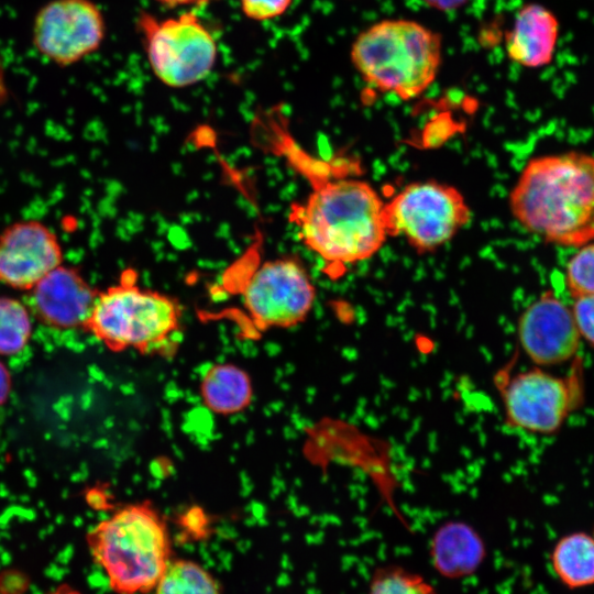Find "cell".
<instances>
[{
  "label": "cell",
  "instance_id": "obj_19",
  "mask_svg": "<svg viewBox=\"0 0 594 594\" xmlns=\"http://www.w3.org/2000/svg\"><path fill=\"white\" fill-rule=\"evenodd\" d=\"M32 334L30 308L11 296H0V355L21 352Z\"/></svg>",
  "mask_w": 594,
  "mask_h": 594
},
{
  "label": "cell",
  "instance_id": "obj_6",
  "mask_svg": "<svg viewBox=\"0 0 594 594\" xmlns=\"http://www.w3.org/2000/svg\"><path fill=\"white\" fill-rule=\"evenodd\" d=\"M506 425L535 435L558 432L584 402L583 360L578 355L570 372L556 375L535 366L497 382Z\"/></svg>",
  "mask_w": 594,
  "mask_h": 594
},
{
  "label": "cell",
  "instance_id": "obj_21",
  "mask_svg": "<svg viewBox=\"0 0 594 594\" xmlns=\"http://www.w3.org/2000/svg\"><path fill=\"white\" fill-rule=\"evenodd\" d=\"M565 284L573 298L594 295V240L580 246L568 261Z\"/></svg>",
  "mask_w": 594,
  "mask_h": 594
},
{
  "label": "cell",
  "instance_id": "obj_5",
  "mask_svg": "<svg viewBox=\"0 0 594 594\" xmlns=\"http://www.w3.org/2000/svg\"><path fill=\"white\" fill-rule=\"evenodd\" d=\"M133 272L98 290L85 330L109 350L140 353L168 352L179 333L182 308L160 292L139 286Z\"/></svg>",
  "mask_w": 594,
  "mask_h": 594
},
{
  "label": "cell",
  "instance_id": "obj_14",
  "mask_svg": "<svg viewBox=\"0 0 594 594\" xmlns=\"http://www.w3.org/2000/svg\"><path fill=\"white\" fill-rule=\"evenodd\" d=\"M560 34L557 15L539 3L521 7L506 35L508 57L527 68H541L552 63Z\"/></svg>",
  "mask_w": 594,
  "mask_h": 594
},
{
  "label": "cell",
  "instance_id": "obj_7",
  "mask_svg": "<svg viewBox=\"0 0 594 594\" xmlns=\"http://www.w3.org/2000/svg\"><path fill=\"white\" fill-rule=\"evenodd\" d=\"M388 237H399L418 253L433 252L451 241L471 220V209L454 186L414 182L384 205Z\"/></svg>",
  "mask_w": 594,
  "mask_h": 594
},
{
  "label": "cell",
  "instance_id": "obj_2",
  "mask_svg": "<svg viewBox=\"0 0 594 594\" xmlns=\"http://www.w3.org/2000/svg\"><path fill=\"white\" fill-rule=\"evenodd\" d=\"M384 205L367 182L324 180L293 206L290 221L306 248L324 262L355 264L375 255L388 238Z\"/></svg>",
  "mask_w": 594,
  "mask_h": 594
},
{
  "label": "cell",
  "instance_id": "obj_16",
  "mask_svg": "<svg viewBox=\"0 0 594 594\" xmlns=\"http://www.w3.org/2000/svg\"><path fill=\"white\" fill-rule=\"evenodd\" d=\"M200 391L205 405L219 415L243 410L253 393L248 373L232 363L210 367L202 378Z\"/></svg>",
  "mask_w": 594,
  "mask_h": 594
},
{
  "label": "cell",
  "instance_id": "obj_17",
  "mask_svg": "<svg viewBox=\"0 0 594 594\" xmlns=\"http://www.w3.org/2000/svg\"><path fill=\"white\" fill-rule=\"evenodd\" d=\"M552 563L558 576L571 587L594 583V538L584 532L564 536L554 547Z\"/></svg>",
  "mask_w": 594,
  "mask_h": 594
},
{
  "label": "cell",
  "instance_id": "obj_12",
  "mask_svg": "<svg viewBox=\"0 0 594 594\" xmlns=\"http://www.w3.org/2000/svg\"><path fill=\"white\" fill-rule=\"evenodd\" d=\"M517 336L520 349L540 367L560 365L579 355L581 337L572 310L550 289L520 314Z\"/></svg>",
  "mask_w": 594,
  "mask_h": 594
},
{
  "label": "cell",
  "instance_id": "obj_15",
  "mask_svg": "<svg viewBox=\"0 0 594 594\" xmlns=\"http://www.w3.org/2000/svg\"><path fill=\"white\" fill-rule=\"evenodd\" d=\"M430 554L440 574L455 579L479 568L485 556V546L471 526L463 521H449L435 532Z\"/></svg>",
  "mask_w": 594,
  "mask_h": 594
},
{
  "label": "cell",
  "instance_id": "obj_1",
  "mask_svg": "<svg viewBox=\"0 0 594 594\" xmlns=\"http://www.w3.org/2000/svg\"><path fill=\"white\" fill-rule=\"evenodd\" d=\"M514 219L548 243L594 240V155L579 151L530 158L509 191Z\"/></svg>",
  "mask_w": 594,
  "mask_h": 594
},
{
  "label": "cell",
  "instance_id": "obj_26",
  "mask_svg": "<svg viewBox=\"0 0 594 594\" xmlns=\"http://www.w3.org/2000/svg\"><path fill=\"white\" fill-rule=\"evenodd\" d=\"M167 7L204 6L212 0H155Z\"/></svg>",
  "mask_w": 594,
  "mask_h": 594
},
{
  "label": "cell",
  "instance_id": "obj_10",
  "mask_svg": "<svg viewBox=\"0 0 594 594\" xmlns=\"http://www.w3.org/2000/svg\"><path fill=\"white\" fill-rule=\"evenodd\" d=\"M106 22L92 0H50L33 19L32 44L47 62L68 67L98 51Z\"/></svg>",
  "mask_w": 594,
  "mask_h": 594
},
{
  "label": "cell",
  "instance_id": "obj_20",
  "mask_svg": "<svg viewBox=\"0 0 594 594\" xmlns=\"http://www.w3.org/2000/svg\"><path fill=\"white\" fill-rule=\"evenodd\" d=\"M367 594H437L433 586L421 575L400 566L377 570L370 583Z\"/></svg>",
  "mask_w": 594,
  "mask_h": 594
},
{
  "label": "cell",
  "instance_id": "obj_25",
  "mask_svg": "<svg viewBox=\"0 0 594 594\" xmlns=\"http://www.w3.org/2000/svg\"><path fill=\"white\" fill-rule=\"evenodd\" d=\"M430 7L438 10H454L461 7L466 0H424Z\"/></svg>",
  "mask_w": 594,
  "mask_h": 594
},
{
  "label": "cell",
  "instance_id": "obj_27",
  "mask_svg": "<svg viewBox=\"0 0 594 594\" xmlns=\"http://www.w3.org/2000/svg\"><path fill=\"white\" fill-rule=\"evenodd\" d=\"M47 594H81V593L67 584H62L57 586L56 588H54L53 591L48 592Z\"/></svg>",
  "mask_w": 594,
  "mask_h": 594
},
{
  "label": "cell",
  "instance_id": "obj_4",
  "mask_svg": "<svg viewBox=\"0 0 594 594\" xmlns=\"http://www.w3.org/2000/svg\"><path fill=\"white\" fill-rule=\"evenodd\" d=\"M351 58L367 84L410 100L435 80L441 62V40L415 21L385 20L356 37Z\"/></svg>",
  "mask_w": 594,
  "mask_h": 594
},
{
  "label": "cell",
  "instance_id": "obj_3",
  "mask_svg": "<svg viewBox=\"0 0 594 594\" xmlns=\"http://www.w3.org/2000/svg\"><path fill=\"white\" fill-rule=\"evenodd\" d=\"M87 544L111 590L119 594L154 590L170 561L166 522L148 502L114 510L88 532Z\"/></svg>",
  "mask_w": 594,
  "mask_h": 594
},
{
  "label": "cell",
  "instance_id": "obj_8",
  "mask_svg": "<svg viewBox=\"0 0 594 594\" xmlns=\"http://www.w3.org/2000/svg\"><path fill=\"white\" fill-rule=\"evenodd\" d=\"M152 72L170 88L204 80L217 61V42L194 12L157 19L142 11L136 20Z\"/></svg>",
  "mask_w": 594,
  "mask_h": 594
},
{
  "label": "cell",
  "instance_id": "obj_24",
  "mask_svg": "<svg viewBox=\"0 0 594 594\" xmlns=\"http://www.w3.org/2000/svg\"><path fill=\"white\" fill-rule=\"evenodd\" d=\"M10 374L6 366L0 362V405L6 402L10 393Z\"/></svg>",
  "mask_w": 594,
  "mask_h": 594
},
{
  "label": "cell",
  "instance_id": "obj_13",
  "mask_svg": "<svg viewBox=\"0 0 594 594\" xmlns=\"http://www.w3.org/2000/svg\"><path fill=\"white\" fill-rule=\"evenodd\" d=\"M29 294L31 312L45 326L58 330L85 328L98 289L78 267L61 264Z\"/></svg>",
  "mask_w": 594,
  "mask_h": 594
},
{
  "label": "cell",
  "instance_id": "obj_22",
  "mask_svg": "<svg viewBox=\"0 0 594 594\" xmlns=\"http://www.w3.org/2000/svg\"><path fill=\"white\" fill-rule=\"evenodd\" d=\"M571 310L581 339L594 346V295L574 297Z\"/></svg>",
  "mask_w": 594,
  "mask_h": 594
},
{
  "label": "cell",
  "instance_id": "obj_18",
  "mask_svg": "<svg viewBox=\"0 0 594 594\" xmlns=\"http://www.w3.org/2000/svg\"><path fill=\"white\" fill-rule=\"evenodd\" d=\"M154 594H220L215 578L191 560L169 561L154 587Z\"/></svg>",
  "mask_w": 594,
  "mask_h": 594
},
{
  "label": "cell",
  "instance_id": "obj_23",
  "mask_svg": "<svg viewBox=\"0 0 594 594\" xmlns=\"http://www.w3.org/2000/svg\"><path fill=\"white\" fill-rule=\"evenodd\" d=\"M293 0H240L244 15L254 21H267L280 16Z\"/></svg>",
  "mask_w": 594,
  "mask_h": 594
},
{
  "label": "cell",
  "instance_id": "obj_9",
  "mask_svg": "<svg viewBox=\"0 0 594 594\" xmlns=\"http://www.w3.org/2000/svg\"><path fill=\"white\" fill-rule=\"evenodd\" d=\"M317 297L311 276L294 255L265 261L241 289V302L260 330L285 329L302 323Z\"/></svg>",
  "mask_w": 594,
  "mask_h": 594
},
{
  "label": "cell",
  "instance_id": "obj_11",
  "mask_svg": "<svg viewBox=\"0 0 594 594\" xmlns=\"http://www.w3.org/2000/svg\"><path fill=\"white\" fill-rule=\"evenodd\" d=\"M64 262L58 235L44 222L23 219L0 232V284L30 292Z\"/></svg>",
  "mask_w": 594,
  "mask_h": 594
}]
</instances>
